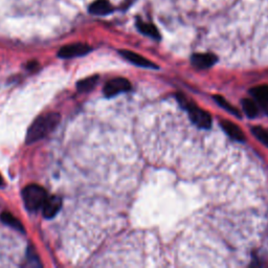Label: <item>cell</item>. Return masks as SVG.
I'll use <instances>...</instances> for the list:
<instances>
[{"instance_id":"obj_14","label":"cell","mask_w":268,"mask_h":268,"mask_svg":"<svg viewBox=\"0 0 268 268\" xmlns=\"http://www.w3.org/2000/svg\"><path fill=\"white\" fill-rule=\"evenodd\" d=\"M97 80H98L97 76H92V77L84 79L77 84V88L80 92H88L94 88Z\"/></svg>"},{"instance_id":"obj_12","label":"cell","mask_w":268,"mask_h":268,"mask_svg":"<svg viewBox=\"0 0 268 268\" xmlns=\"http://www.w3.org/2000/svg\"><path fill=\"white\" fill-rule=\"evenodd\" d=\"M0 219H2V221H3L5 224H7V225L13 227L14 229L19 230V231H21V232H24V227H23L22 223H21L18 219H17L16 217H14L11 213L4 212V213L2 214V216H0Z\"/></svg>"},{"instance_id":"obj_1","label":"cell","mask_w":268,"mask_h":268,"mask_svg":"<svg viewBox=\"0 0 268 268\" xmlns=\"http://www.w3.org/2000/svg\"><path fill=\"white\" fill-rule=\"evenodd\" d=\"M60 123V114L56 112L47 113L39 116L34 121L27 130L25 143L30 145L44 139L49 133H52Z\"/></svg>"},{"instance_id":"obj_4","label":"cell","mask_w":268,"mask_h":268,"mask_svg":"<svg viewBox=\"0 0 268 268\" xmlns=\"http://www.w3.org/2000/svg\"><path fill=\"white\" fill-rule=\"evenodd\" d=\"M91 52V47L84 43H74L63 46L58 53V57L62 59H71L85 56Z\"/></svg>"},{"instance_id":"obj_6","label":"cell","mask_w":268,"mask_h":268,"mask_svg":"<svg viewBox=\"0 0 268 268\" xmlns=\"http://www.w3.org/2000/svg\"><path fill=\"white\" fill-rule=\"evenodd\" d=\"M120 55L126 59L127 61L131 62L132 64L137 65V66H141V67H145V69H152V70H156L158 69V66L153 63L152 61L148 60L147 58L134 53V52H131V50H126V49H123V50H120Z\"/></svg>"},{"instance_id":"obj_8","label":"cell","mask_w":268,"mask_h":268,"mask_svg":"<svg viewBox=\"0 0 268 268\" xmlns=\"http://www.w3.org/2000/svg\"><path fill=\"white\" fill-rule=\"evenodd\" d=\"M217 62V57L213 54H195L192 56V64L200 70L209 69Z\"/></svg>"},{"instance_id":"obj_9","label":"cell","mask_w":268,"mask_h":268,"mask_svg":"<svg viewBox=\"0 0 268 268\" xmlns=\"http://www.w3.org/2000/svg\"><path fill=\"white\" fill-rule=\"evenodd\" d=\"M220 125L227 136L231 138L232 140L238 141V142L245 141V136H244L243 131L236 124H233L232 122H229V121H221Z\"/></svg>"},{"instance_id":"obj_10","label":"cell","mask_w":268,"mask_h":268,"mask_svg":"<svg viewBox=\"0 0 268 268\" xmlns=\"http://www.w3.org/2000/svg\"><path fill=\"white\" fill-rule=\"evenodd\" d=\"M89 13L93 15L104 16L113 12V8L108 0H95L89 7Z\"/></svg>"},{"instance_id":"obj_16","label":"cell","mask_w":268,"mask_h":268,"mask_svg":"<svg viewBox=\"0 0 268 268\" xmlns=\"http://www.w3.org/2000/svg\"><path fill=\"white\" fill-rule=\"evenodd\" d=\"M213 98L215 99V102L218 105H219L220 107H222L223 109H225L227 112H229V113H231L233 115H236L237 117H240L241 116L239 110L237 108H234L232 105H230L223 96H221V95H214Z\"/></svg>"},{"instance_id":"obj_5","label":"cell","mask_w":268,"mask_h":268,"mask_svg":"<svg viewBox=\"0 0 268 268\" xmlns=\"http://www.w3.org/2000/svg\"><path fill=\"white\" fill-rule=\"evenodd\" d=\"M131 89V83L124 78H116L106 83L104 87V94L107 97H113L117 94L127 92Z\"/></svg>"},{"instance_id":"obj_15","label":"cell","mask_w":268,"mask_h":268,"mask_svg":"<svg viewBox=\"0 0 268 268\" xmlns=\"http://www.w3.org/2000/svg\"><path fill=\"white\" fill-rule=\"evenodd\" d=\"M242 108H243L245 114L248 117H250V119H254V117H256L259 113V109H258L256 103L254 102V100L248 99V98H244L242 100Z\"/></svg>"},{"instance_id":"obj_18","label":"cell","mask_w":268,"mask_h":268,"mask_svg":"<svg viewBox=\"0 0 268 268\" xmlns=\"http://www.w3.org/2000/svg\"><path fill=\"white\" fill-rule=\"evenodd\" d=\"M4 184H5V182H4V179H3L2 175H0V187H4Z\"/></svg>"},{"instance_id":"obj_3","label":"cell","mask_w":268,"mask_h":268,"mask_svg":"<svg viewBox=\"0 0 268 268\" xmlns=\"http://www.w3.org/2000/svg\"><path fill=\"white\" fill-rule=\"evenodd\" d=\"M24 206L29 212H37L42 209L47 199L46 191L37 184H29L22 191Z\"/></svg>"},{"instance_id":"obj_2","label":"cell","mask_w":268,"mask_h":268,"mask_svg":"<svg viewBox=\"0 0 268 268\" xmlns=\"http://www.w3.org/2000/svg\"><path fill=\"white\" fill-rule=\"evenodd\" d=\"M177 99H178L180 106L188 111L191 121L198 128H201V129L211 128L212 119H211V115L207 111L196 106L194 103H192L191 100H189L186 96L182 94H177Z\"/></svg>"},{"instance_id":"obj_11","label":"cell","mask_w":268,"mask_h":268,"mask_svg":"<svg viewBox=\"0 0 268 268\" xmlns=\"http://www.w3.org/2000/svg\"><path fill=\"white\" fill-rule=\"evenodd\" d=\"M137 26L139 28V30L144 34V35L146 36H149L151 38L153 39H160V34L158 31V29L156 28L155 25L151 24V23H147V22H144L142 20H138L137 22Z\"/></svg>"},{"instance_id":"obj_7","label":"cell","mask_w":268,"mask_h":268,"mask_svg":"<svg viewBox=\"0 0 268 268\" xmlns=\"http://www.w3.org/2000/svg\"><path fill=\"white\" fill-rule=\"evenodd\" d=\"M61 208H62V199L59 196L47 197L42 207L43 216L47 218V219L54 218L59 213Z\"/></svg>"},{"instance_id":"obj_17","label":"cell","mask_w":268,"mask_h":268,"mask_svg":"<svg viewBox=\"0 0 268 268\" xmlns=\"http://www.w3.org/2000/svg\"><path fill=\"white\" fill-rule=\"evenodd\" d=\"M251 132H253L254 137L257 138L263 145L268 147V131L265 130L264 128L257 126L251 129Z\"/></svg>"},{"instance_id":"obj_13","label":"cell","mask_w":268,"mask_h":268,"mask_svg":"<svg viewBox=\"0 0 268 268\" xmlns=\"http://www.w3.org/2000/svg\"><path fill=\"white\" fill-rule=\"evenodd\" d=\"M250 93L258 100V102L263 105H268V85H261L255 87L250 90Z\"/></svg>"}]
</instances>
